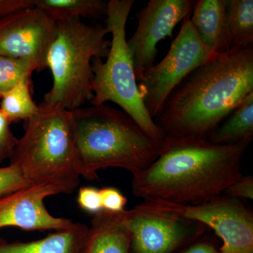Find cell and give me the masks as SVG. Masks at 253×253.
<instances>
[{
  "label": "cell",
  "instance_id": "1",
  "mask_svg": "<svg viewBox=\"0 0 253 253\" xmlns=\"http://www.w3.org/2000/svg\"><path fill=\"white\" fill-rule=\"evenodd\" d=\"M253 91V47L231 49L196 68L154 121L165 139H206Z\"/></svg>",
  "mask_w": 253,
  "mask_h": 253
},
{
  "label": "cell",
  "instance_id": "2",
  "mask_svg": "<svg viewBox=\"0 0 253 253\" xmlns=\"http://www.w3.org/2000/svg\"><path fill=\"white\" fill-rule=\"evenodd\" d=\"M251 142L215 144L206 139H165L161 154L133 175L134 196L197 205L223 194L244 175L243 159Z\"/></svg>",
  "mask_w": 253,
  "mask_h": 253
},
{
  "label": "cell",
  "instance_id": "3",
  "mask_svg": "<svg viewBox=\"0 0 253 253\" xmlns=\"http://www.w3.org/2000/svg\"><path fill=\"white\" fill-rule=\"evenodd\" d=\"M72 113L76 162L80 176L97 179L101 169L121 168L137 174L161 154L164 141L154 140L123 110L103 104Z\"/></svg>",
  "mask_w": 253,
  "mask_h": 253
},
{
  "label": "cell",
  "instance_id": "4",
  "mask_svg": "<svg viewBox=\"0 0 253 253\" xmlns=\"http://www.w3.org/2000/svg\"><path fill=\"white\" fill-rule=\"evenodd\" d=\"M10 159L29 185H49L59 194L73 193L81 176L71 111L59 104L41 103L38 113L26 121L24 134Z\"/></svg>",
  "mask_w": 253,
  "mask_h": 253
},
{
  "label": "cell",
  "instance_id": "5",
  "mask_svg": "<svg viewBox=\"0 0 253 253\" xmlns=\"http://www.w3.org/2000/svg\"><path fill=\"white\" fill-rule=\"evenodd\" d=\"M106 26L86 24L81 18L56 22L45 59L53 77L46 104H59L72 111L94 99L92 60L107 57L111 41Z\"/></svg>",
  "mask_w": 253,
  "mask_h": 253
},
{
  "label": "cell",
  "instance_id": "6",
  "mask_svg": "<svg viewBox=\"0 0 253 253\" xmlns=\"http://www.w3.org/2000/svg\"><path fill=\"white\" fill-rule=\"evenodd\" d=\"M134 0H110L108 1L106 26L112 36L106 60H92L94 73L91 106H100L111 101L140 126L151 139L164 141L162 131L156 126L145 107L134 74V66L126 39V25Z\"/></svg>",
  "mask_w": 253,
  "mask_h": 253
},
{
  "label": "cell",
  "instance_id": "7",
  "mask_svg": "<svg viewBox=\"0 0 253 253\" xmlns=\"http://www.w3.org/2000/svg\"><path fill=\"white\" fill-rule=\"evenodd\" d=\"M142 204L212 229L222 241L221 253H253V212L239 200L221 194L197 205L161 200H145Z\"/></svg>",
  "mask_w": 253,
  "mask_h": 253
},
{
  "label": "cell",
  "instance_id": "8",
  "mask_svg": "<svg viewBox=\"0 0 253 253\" xmlns=\"http://www.w3.org/2000/svg\"><path fill=\"white\" fill-rule=\"evenodd\" d=\"M216 55L200 41L190 18L184 20L164 59L145 71L138 82L139 92L150 116L154 119L174 88L190 73Z\"/></svg>",
  "mask_w": 253,
  "mask_h": 253
},
{
  "label": "cell",
  "instance_id": "9",
  "mask_svg": "<svg viewBox=\"0 0 253 253\" xmlns=\"http://www.w3.org/2000/svg\"><path fill=\"white\" fill-rule=\"evenodd\" d=\"M123 213L131 234V253H180L207 229L204 224L142 204Z\"/></svg>",
  "mask_w": 253,
  "mask_h": 253
},
{
  "label": "cell",
  "instance_id": "10",
  "mask_svg": "<svg viewBox=\"0 0 253 253\" xmlns=\"http://www.w3.org/2000/svg\"><path fill=\"white\" fill-rule=\"evenodd\" d=\"M195 3L193 0H151L136 14L137 28L126 44L137 83L145 71L155 65L158 43L167 37L172 38L174 28L189 18Z\"/></svg>",
  "mask_w": 253,
  "mask_h": 253
},
{
  "label": "cell",
  "instance_id": "11",
  "mask_svg": "<svg viewBox=\"0 0 253 253\" xmlns=\"http://www.w3.org/2000/svg\"><path fill=\"white\" fill-rule=\"evenodd\" d=\"M56 28V23L36 6L15 13L0 21V55L29 60L43 71Z\"/></svg>",
  "mask_w": 253,
  "mask_h": 253
},
{
  "label": "cell",
  "instance_id": "12",
  "mask_svg": "<svg viewBox=\"0 0 253 253\" xmlns=\"http://www.w3.org/2000/svg\"><path fill=\"white\" fill-rule=\"evenodd\" d=\"M59 194L45 184H33L0 197V229L16 226L24 230H59L73 221L51 215L44 199Z\"/></svg>",
  "mask_w": 253,
  "mask_h": 253
},
{
  "label": "cell",
  "instance_id": "13",
  "mask_svg": "<svg viewBox=\"0 0 253 253\" xmlns=\"http://www.w3.org/2000/svg\"><path fill=\"white\" fill-rule=\"evenodd\" d=\"M228 0H199L190 18L202 44L211 53L222 54L231 50L227 18Z\"/></svg>",
  "mask_w": 253,
  "mask_h": 253
},
{
  "label": "cell",
  "instance_id": "14",
  "mask_svg": "<svg viewBox=\"0 0 253 253\" xmlns=\"http://www.w3.org/2000/svg\"><path fill=\"white\" fill-rule=\"evenodd\" d=\"M123 212L94 214L83 253H131V234Z\"/></svg>",
  "mask_w": 253,
  "mask_h": 253
},
{
  "label": "cell",
  "instance_id": "15",
  "mask_svg": "<svg viewBox=\"0 0 253 253\" xmlns=\"http://www.w3.org/2000/svg\"><path fill=\"white\" fill-rule=\"evenodd\" d=\"M89 226L73 222L31 242L0 243V253H83Z\"/></svg>",
  "mask_w": 253,
  "mask_h": 253
},
{
  "label": "cell",
  "instance_id": "16",
  "mask_svg": "<svg viewBox=\"0 0 253 253\" xmlns=\"http://www.w3.org/2000/svg\"><path fill=\"white\" fill-rule=\"evenodd\" d=\"M253 139V91L219 125L208 141L215 144H234Z\"/></svg>",
  "mask_w": 253,
  "mask_h": 253
},
{
  "label": "cell",
  "instance_id": "17",
  "mask_svg": "<svg viewBox=\"0 0 253 253\" xmlns=\"http://www.w3.org/2000/svg\"><path fill=\"white\" fill-rule=\"evenodd\" d=\"M54 22L74 18H99L106 16L108 1L102 0H33Z\"/></svg>",
  "mask_w": 253,
  "mask_h": 253
},
{
  "label": "cell",
  "instance_id": "18",
  "mask_svg": "<svg viewBox=\"0 0 253 253\" xmlns=\"http://www.w3.org/2000/svg\"><path fill=\"white\" fill-rule=\"evenodd\" d=\"M231 49L253 47V0H228Z\"/></svg>",
  "mask_w": 253,
  "mask_h": 253
},
{
  "label": "cell",
  "instance_id": "19",
  "mask_svg": "<svg viewBox=\"0 0 253 253\" xmlns=\"http://www.w3.org/2000/svg\"><path fill=\"white\" fill-rule=\"evenodd\" d=\"M30 78H25L0 98V110L11 123L27 121L39 109V105H37L32 97Z\"/></svg>",
  "mask_w": 253,
  "mask_h": 253
},
{
  "label": "cell",
  "instance_id": "20",
  "mask_svg": "<svg viewBox=\"0 0 253 253\" xmlns=\"http://www.w3.org/2000/svg\"><path fill=\"white\" fill-rule=\"evenodd\" d=\"M34 71L38 67L33 61L0 55V98L25 78H31Z\"/></svg>",
  "mask_w": 253,
  "mask_h": 253
},
{
  "label": "cell",
  "instance_id": "21",
  "mask_svg": "<svg viewBox=\"0 0 253 253\" xmlns=\"http://www.w3.org/2000/svg\"><path fill=\"white\" fill-rule=\"evenodd\" d=\"M29 186L22 173L12 165L0 168V197Z\"/></svg>",
  "mask_w": 253,
  "mask_h": 253
},
{
  "label": "cell",
  "instance_id": "22",
  "mask_svg": "<svg viewBox=\"0 0 253 253\" xmlns=\"http://www.w3.org/2000/svg\"><path fill=\"white\" fill-rule=\"evenodd\" d=\"M11 122L0 110V163L11 158L18 139L10 128Z\"/></svg>",
  "mask_w": 253,
  "mask_h": 253
},
{
  "label": "cell",
  "instance_id": "23",
  "mask_svg": "<svg viewBox=\"0 0 253 253\" xmlns=\"http://www.w3.org/2000/svg\"><path fill=\"white\" fill-rule=\"evenodd\" d=\"M103 211L121 212L125 211L127 199L118 189L105 187L99 189Z\"/></svg>",
  "mask_w": 253,
  "mask_h": 253
},
{
  "label": "cell",
  "instance_id": "24",
  "mask_svg": "<svg viewBox=\"0 0 253 253\" xmlns=\"http://www.w3.org/2000/svg\"><path fill=\"white\" fill-rule=\"evenodd\" d=\"M78 204L86 212L94 213L103 211L99 189L91 186L80 188L78 194Z\"/></svg>",
  "mask_w": 253,
  "mask_h": 253
},
{
  "label": "cell",
  "instance_id": "25",
  "mask_svg": "<svg viewBox=\"0 0 253 253\" xmlns=\"http://www.w3.org/2000/svg\"><path fill=\"white\" fill-rule=\"evenodd\" d=\"M222 195L231 199H253V177L251 175H243L239 179L228 186Z\"/></svg>",
  "mask_w": 253,
  "mask_h": 253
},
{
  "label": "cell",
  "instance_id": "26",
  "mask_svg": "<svg viewBox=\"0 0 253 253\" xmlns=\"http://www.w3.org/2000/svg\"><path fill=\"white\" fill-rule=\"evenodd\" d=\"M33 6V0H0V21Z\"/></svg>",
  "mask_w": 253,
  "mask_h": 253
},
{
  "label": "cell",
  "instance_id": "27",
  "mask_svg": "<svg viewBox=\"0 0 253 253\" xmlns=\"http://www.w3.org/2000/svg\"><path fill=\"white\" fill-rule=\"evenodd\" d=\"M180 253H221L219 249L208 240L202 238L195 241L183 250Z\"/></svg>",
  "mask_w": 253,
  "mask_h": 253
}]
</instances>
